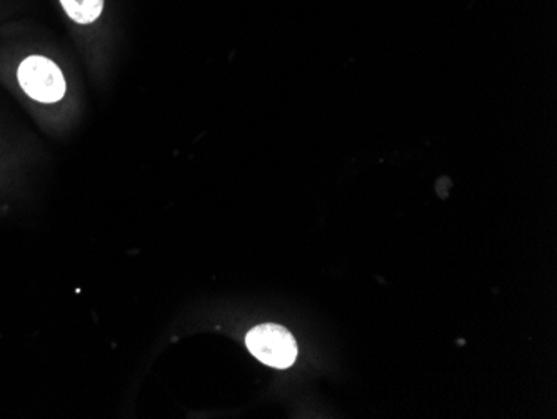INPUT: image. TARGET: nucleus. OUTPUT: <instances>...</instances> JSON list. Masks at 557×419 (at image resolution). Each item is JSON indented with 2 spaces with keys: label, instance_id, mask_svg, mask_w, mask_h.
I'll use <instances>...</instances> for the list:
<instances>
[{
  "label": "nucleus",
  "instance_id": "nucleus-1",
  "mask_svg": "<svg viewBox=\"0 0 557 419\" xmlns=\"http://www.w3.org/2000/svg\"><path fill=\"white\" fill-rule=\"evenodd\" d=\"M249 349L259 361L271 368H290L297 358V344L293 334L278 324H261L246 337Z\"/></svg>",
  "mask_w": 557,
  "mask_h": 419
},
{
  "label": "nucleus",
  "instance_id": "nucleus-2",
  "mask_svg": "<svg viewBox=\"0 0 557 419\" xmlns=\"http://www.w3.org/2000/svg\"><path fill=\"white\" fill-rule=\"evenodd\" d=\"M17 77L25 94L36 101L52 104L64 97L65 79L61 69L42 56L25 59L18 67Z\"/></svg>",
  "mask_w": 557,
  "mask_h": 419
},
{
  "label": "nucleus",
  "instance_id": "nucleus-3",
  "mask_svg": "<svg viewBox=\"0 0 557 419\" xmlns=\"http://www.w3.org/2000/svg\"><path fill=\"white\" fill-rule=\"evenodd\" d=\"M61 4L77 24H92L104 9V0H61Z\"/></svg>",
  "mask_w": 557,
  "mask_h": 419
}]
</instances>
